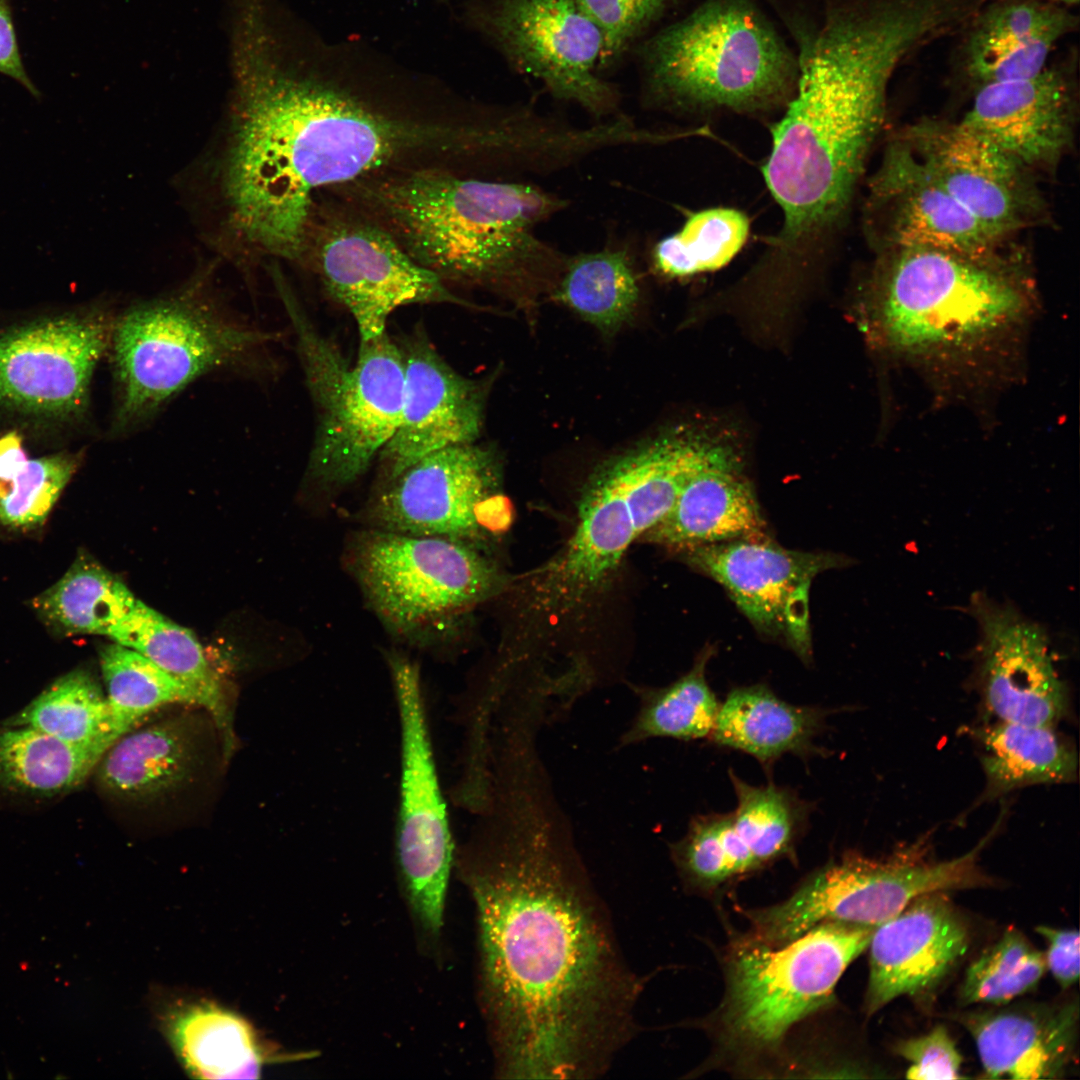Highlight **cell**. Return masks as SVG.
Wrapping results in <instances>:
<instances>
[{"mask_svg": "<svg viewBox=\"0 0 1080 1080\" xmlns=\"http://www.w3.org/2000/svg\"><path fill=\"white\" fill-rule=\"evenodd\" d=\"M980 738L991 796L1027 785L1071 782L1076 776V752L1053 726L999 721L985 729Z\"/></svg>", "mask_w": 1080, "mask_h": 1080, "instance_id": "34", "label": "cell"}, {"mask_svg": "<svg viewBox=\"0 0 1080 1080\" xmlns=\"http://www.w3.org/2000/svg\"><path fill=\"white\" fill-rule=\"evenodd\" d=\"M969 940L967 922L946 892L921 895L876 926L868 945L866 1014L934 988L966 953Z\"/></svg>", "mask_w": 1080, "mask_h": 1080, "instance_id": "23", "label": "cell"}, {"mask_svg": "<svg viewBox=\"0 0 1080 1080\" xmlns=\"http://www.w3.org/2000/svg\"><path fill=\"white\" fill-rule=\"evenodd\" d=\"M1072 8L1048 0L984 1L957 30L953 70L973 91L1038 74L1058 42L1077 30Z\"/></svg>", "mask_w": 1080, "mask_h": 1080, "instance_id": "24", "label": "cell"}, {"mask_svg": "<svg viewBox=\"0 0 1080 1080\" xmlns=\"http://www.w3.org/2000/svg\"><path fill=\"white\" fill-rule=\"evenodd\" d=\"M729 778L737 797L732 812L735 830L759 867L793 857L808 826L810 803L786 787L750 785L732 770Z\"/></svg>", "mask_w": 1080, "mask_h": 1080, "instance_id": "37", "label": "cell"}, {"mask_svg": "<svg viewBox=\"0 0 1080 1080\" xmlns=\"http://www.w3.org/2000/svg\"><path fill=\"white\" fill-rule=\"evenodd\" d=\"M136 601L118 576L81 553L57 583L33 600V607L61 634L109 637Z\"/></svg>", "mask_w": 1080, "mask_h": 1080, "instance_id": "35", "label": "cell"}, {"mask_svg": "<svg viewBox=\"0 0 1080 1080\" xmlns=\"http://www.w3.org/2000/svg\"><path fill=\"white\" fill-rule=\"evenodd\" d=\"M705 461L700 441L678 431L599 466L584 485L566 543L537 568L510 578L512 629L503 655L523 661L535 647L577 629L612 585L631 544L669 512Z\"/></svg>", "mask_w": 1080, "mask_h": 1080, "instance_id": "4", "label": "cell"}, {"mask_svg": "<svg viewBox=\"0 0 1080 1080\" xmlns=\"http://www.w3.org/2000/svg\"><path fill=\"white\" fill-rule=\"evenodd\" d=\"M672 0H575L603 37L600 68L614 64Z\"/></svg>", "mask_w": 1080, "mask_h": 1080, "instance_id": "44", "label": "cell"}, {"mask_svg": "<svg viewBox=\"0 0 1080 1080\" xmlns=\"http://www.w3.org/2000/svg\"><path fill=\"white\" fill-rule=\"evenodd\" d=\"M556 292L584 320L609 333L632 316L640 288L627 251L605 248L567 257Z\"/></svg>", "mask_w": 1080, "mask_h": 1080, "instance_id": "36", "label": "cell"}, {"mask_svg": "<svg viewBox=\"0 0 1080 1080\" xmlns=\"http://www.w3.org/2000/svg\"><path fill=\"white\" fill-rule=\"evenodd\" d=\"M536 790L500 801L460 858L475 904L478 1001L504 1079H594L638 1031L643 979L567 833Z\"/></svg>", "mask_w": 1080, "mask_h": 1080, "instance_id": "1", "label": "cell"}, {"mask_svg": "<svg viewBox=\"0 0 1080 1080\" xmlns=\"http://www.w3.org/2000/svg\"><path fill=\"white\" fill-rule=\"evenodd\" d=\"M922 44L916 18L892 0H861L808 42L763 166L783 213L776 253L792 254L842 218L884 121L891 78Z\"/></svg>", "mask_w": 1080, "mask_h": 1080, "instance_id": "3", "label": "cell"}, {"mask_svg": "<svg viewBox=\"0 0 1080 1080\" xmlns=\"http://www.w3.org/2000/svg\"><path fill=\"white\" fill-rule=\"evenodd\" d=\"M937 182L1003 238L1036 222L1043 202L1032 172L960 122L923 120L902 136Z\"/></svg>", "mask_w": 1080, "mask_h": 1080, "instance_id": "18", "label": "cell"}, {"mask_svg": "<svg viewBox=\"0 0 1080 1080\" xmlns=\"http://www.w3.org/2000/svg\"><path fill=\"white\" fill-rule=\"evenodd\" d=\"M284 296L317 416L308 475L320 488L336 491L367 471L399 424L402 353L398 342L384 332L360 339L352 362L289 295Z\"/></svg>", "mask_w": 1080, "mask_h": 1080, "instance_id": "8", "label": "cell"}, {"mask_svg": "<svg viewBox=\"0 0 1080 1080\" xmlns=\"http://www.w3.org/2000/svg\"><path fill=\"white\" fill-rule=\"evenodd\" d=\"M1056 3H1060L1069 7H1074L1079 3V0H1048Z\"/></svg>", "mask_w": 1080, "mask_h": 1080, "instance_id": "49", "label": "cell"}, {"mask_svg": "<svg viewBox=\"0 0 1080 1080\" xmlns=\"http://www.w3.org/2000/svg\"><path fill=\"white\" fill-rule=\"evenodd\" d=\"M765 521L736 454L723 444L642 538L676 552L763 533Z\"/></svg>", "mask_w": 1080, "mask_h": 1080, "instance_id": "27", "label": "cell"}, {"mask_svg": "<svg viewBox=\"0 0 1080 1080\" xmlns=\"http://www.w3.org/2000/svg\"><path fill=\"white\" fill-rule=\"evenodd\" d=\"M195 762L192 734L178 720L158 722L120 737L97 765V781L107 794L146 802L181 786Z\"/></svg>", "mask_w": 1080, "mask_h": 1080, "instance_id": "30", "label": "cell"}, {"mask_svg": "<svg viewBox=\"0 0 1080 1080\" xmlns=\"http://www.w3.org/2000/svg\"><path fill=\"white\" fill-rule=\"evenodd\" d=\"M401 731L396 856L417 927L437 939L454 860V844L431 743L418 665L398 651L385 654Z\"/></svg>", "mask_w": 1080, "mask_h": 1080, "instance_id": "12", "label": "cell"}, {"mask_svg": "<svg viewBox=\"0 0 1080 1080\" xmlns=\"http://www.w3.org/2000/svg\"><path fill=\"white\" fill-rule=\"evenodd\" d=\"M648 92L678 105L756 109L794 88L798 65L767 22L740 0H712L639 53Z\"/></svg>", "mask_w": 1080, "mask_h": 1080, "instance_id": "9", "label": "cell"}, {"mask_svg": "<svg viewBox=\"0 0 1080 1080\" xmlns=\"http://www.w3.org/2000/svg\"><path fill=\"white\" fill-rule=\"evenodd\" d=\"M875 927L828 922L777 945L739 939L728 955L717 1015L725 1044L746 1053L776 1047L793 1025L831 999Z\"/></svg>", "mask_w": 1080, "mask_h": 1080, "instance_id": "11", "label": "cell"}, {"mask_svg": "<svg viewBox=\"0 0 1080 1080\" xmlns=\"http://www.w3.org/2000/svg\"><path fill=\"white\" fill-rule=\"evenodd\" d=\"M78 464L68 454L28 459L11 481H0V522L19 530L42 525Z\"/></svg>", "mask_w": 1080, "mask_h": 1080, "instance_id": "43", "label": "cell"}, {"mask_svg": "<svg viewBox=\"0 0 1080 1080\" xmlns=\"http://www.w3.org/2000/svg\"><path fill=\"white\" fill-rule=\"evenodd\" d=\"M470 17L515 69L553 97L597 117L615 111L618 91L598 76L602 34L575 0H484Z\"/></svg>", "mask_w": 1080, "mask_h": 1080, "instance_id": "14", "label": "cell"}, {"mask_svg": "<svg viewBox=\"0 0 1080 1080\" xmlns=\"http://www.w3.org/2000/svg\"><path fill=\"white\" fill-rule=\"evenodd\" d=\"M114 322L93 312L0 337V404L54 415L83 411L94 369L111 347Z\"/></svg>", "mask_w": 1080, "mask_h": 1080, "instance_id": "17", "label": "cell"}, {"mask_svg": "<svg viewBox=\"0 0 1080 1080\" xmlns=\"http://www.w3.org/2000/svg\"><path fill=\"white\" fill-rule=\"evenodd\" d=\"M896 1053L909 1062L906 1077L909 1079H960L962 1055L943 1025L935 1026L928 1033L902 1040L895 1047Z\"/></svg>", "mask_w": 1080, "mask_h": 1080, "instance_id": "45", "label": "cell"}, {"mask_svg": "<svg viewBox=\"0 0 1080 1080\" xmlns=\"http://www.w3.org/2000/svg\"><path fill=\"white\" fill-rule=\"evenodd\" d=\"M1036 931L1048 944L1044 954L1046 969L1063 989L1079 978V933L1076 929H1057L1040 925Z\"/></svg>", "mask_w": 1080, "mask_h": 1080, "instance_id": "46", "label": "cell"}, {"mask_svg": "<svg viewBox=\"0 0 1080 1080\" xmlns=\"http://www.w3.org/2000/svg\"><path fill=\"white\" fill-rule=\"evenodd\" d=\"M707 655L675 682L662 688L638 689L639 709L621 744L654 738L694 740L709 736L720 707L705 678Z\"/></svg>", "mask_w": 1080, "mask_h": 1080, "instance_id": "38", "label": "cell"}, {"mask_svg": "<svg viewBox=\"0 0 1080 1080\" xmlns=\"http://www.w3.org/2000/svg\"><path fill=\"white\" fill-rule=\"evenodd\" d=\"M1046 970L1044 954L1009 927L968 967L960 998L965 1005H1005L1033 989Z\"/></svg>", "mask_w": 1080, "mask_h": 1080, "instance_id": "42", "label": "cell"}, {"mask_svg": "<svg viewBox=\"0 0 1080 1080\" xmlns=\"http://www.w3.org/2000/svg\"><path fill=\"white\" fill-rule=\"evenodd\" d=\"M0 72L20 82L34 97L40 96L23 67L10 9L5 0H0Z\"/></svg>", "mask_w": 1080, "mask_h": 1080, "instance_id": "47", "label": "cell"}, {"mask_svg": "<svg viewBox=\"0 0 1080 1080\" xmlns=\"http://www.w3.org/2000/svg\"><path fill=\"white\" fill-rule=\"evenodd\" d=\"M314 266L327 293L353 317L360 339L386 332L390 315L402 306L459 303L386 227L369 221L340 220L325 228Z\"/></svg>", "mask_w": 1080, "mask_h": 1080, "instance_id": "15", "label": "cell"}, {"mask_svg": "<svg viewBox=\"0 0 1080 1080\" xmlns=\"http://www.w3.org/2000/svg\"><path fill=\"white\" fill-rule=\"evenodd\" d=\"M988 839L964 855L940 862L913 855L876 860L847 853L830 865L828 905L843 922L878 926L921 895L990 885L991 878L978 865Z\"/></svg>", "mask_w": 1080, "mask_h": 1080, "instance_id": "25", "label": "cell"}, {"mask_svg": "<svg viewBox=\"0 0 1080 1080\" xmlns=\"http://www.w3.org/2000/svg\"><path fill=\"white\" fill-rule=\"evenodd\" d=\"M343 561L384 627L421 644L455 629L478 605L505 593L510 581L488 553L470 544L369 527L347 537Z\"/></svg>", "mask_w": 1080, "mask_h": 1080, "instance_id": "10", "label": "cell"}, {"mask_svg": "<svg viewBox=\"0 0 1080 1080\" xmlns=\"http://www.w3.org/2000/svg\"><path fill=\"white\" fill-rule=\"evenodd\" d=\"M233 8L237 127L227 187L234 220L249 240L296 258L306 244L318 189L424 154L465 152L464 121L398 116L344 88L291 72L276 57L264 0H234Z\"/></svg>", "mask_w": 1080, "mask_h": 1080, "instance_id": "2", "label": "cell"}, {"mask_svg": "<svg viewBox=\"0 0 1080 1080\" xmlns=\"http://www.w3.org/2000/svg\"><path fill=\"white\" fill-rule=\"evenodd\" d=\"M509 517L499 463L474 443L418 459L381 483L361 512L364 527L456 540L486 553Z\"/></svg>", "mask_w": 1080, "mask_h": 1080, "instance_id": "13", "label": "cell"}, {"mask_svg": "<svg viewBox=\"0 0 1080 1080\" xmlns=\"http://www.w3.org/2000/svg\"><path fill=\"white\" fill-rule=\"evenodd\" d=\"M827 714L787 703L761 684L738 687L720 703L709 736L715 745L747 753L768 769L786 753L802 758L822 753L814 739Z\"/></svg>", "mask_w": 1080, "mask_h": 1080, "instance_id": "29", "label": "cell"}, {"mask_svg": "<svg viewBox=\"0 0 1080 1080\" xmlns=\"http://www.w3.org/2000/svg\"><path fill=\"white\" fill-rule=\"evenodd\" d=\"M163 1026L185 1070L201 1079H255L267 1064L313 1057L268 1046L245 1018L209 1000L177 1001Z\"/></svg>", "mask_w": 1080, "mask_h": 1080, "instance_id": "28", "label": "cell"}, {"mask_svg": "<svg viewBox=\"0 0 1080 1080\" xmlns=\"http://www.w3.org/2000/svg\"><path fill=\"white\" fill-rule=\"evenodd\" d=\"M399 424L379 453L381 483L418 459L449 446L474 443L483 418L482 386L454 370L423 328L405 336Z\"/></svg>", "mask_w": 1080, "mask_h": 1080, "instance_id": "21", "label": "cell"}, {"mask_svg": "<svg viewBox=\"0 0 1080 1080\" xmlns=\"http://www.w3.org/2000/svg\"><path fill=\"white\" fill-rule=\"evenodd\" d=\"M973 1037L984 1076L1017 1080L1060 1077L1076 1049L1077 1001L1032 1004L959 1016Z\"/></svg>", "mask_w": 1080, "mask_h": 1080, "instance_id": "26", "label": "cell"}, {"mask_svg": "<svg viewBox=\"0 0 1080 1080\" xmlns=\"http://www.w3.org/2000/svg\"><path fill=\"white\" fill-rule=\"evenodd\" d=\"M979 629L974 649L984 701L999 721L1053 726L1067 708V690L1044 628L1010 603L975 592L966 607Z\"/></svg>", "mask_w": 1080, "mask_h": 1080, "instance_id": "20", "label": "cell"}, {"mask_svg": "<svg viewBox=\"0 0 1080 1080\" xmlns=\"http://www.w3.org/2000/svg\"><path fill=\"white\" fill-rule=\"evenodd\" d=\"M114 642L132 648L186 685L199 697L223 735L233 745L231 717L220 680L209 665L195 635L137 599L132 610L113 629Z\"/></svg>", "mask_w": 1080, "mask_h": 1080, "instance_id": "31", "label": "cell"}, {"mask_svg": "<svg viewBox=\"0 0 1080 1080\" xmlns=\"http://www.w3.org/2000/svg\"><path fill=\"white\" fill-rule=\"evenodd\" d=\"M276 336L195 292L129 308L111 341L117 429H135L205 374L258 368Z\"/></svg>", "mask_w": 1080, "mask_h": 1080, "instance_id": "7", "label": "cell"}, {"mask_svg": "<svg viewBox=\"0 0 1080 1080\" xmlns=\"http://www.w3.org/2000/svg\"><path fill=\"white\" fill-rule=\"evenodd\" d=\"M749 233L747 216L733 208H710L691 214L675 233L652 250L653 266L669 278L711 272L727 265Z\"/></svg>", "mask_w": 1080, "mask_h": 1080, "instance_id": "39", "label": "cell"}, {"mask_svg": "<svg viewBox=\"0 0 1080 1080\" xmlns=\"http://www.w3.org/2000/svg\"><path fill=\"white\" fill-rule=\"evenodd\" d=\"M865 222L878 251L936 247L986 254L1002 240L963 208L901 136L891 141L868 183Z\"/></svg>", "mask_w": 1080, "mask_h": 1080, "instance_id": "19", "label": "cell"}, {"mask_svg": "<svg viewBox=\"0 0 1080 1080\" xmlns=\"http://www.w3.org/2000/svg\"><path fill=\"white\" fill-rule=\"evenodd\" d=\"M670 849L684 881L700 888H716L760 869L736 832L732 813L697 815Z\"/></svg>", "mask_w": 1080, "mask_h": 1080, "instance_id": "40", "label": "cell"}, {"mask_svg": "<svg viewBox=\"0 0 1080 1080\" xmlns=\"http://www.w3.org/2000/svg\"><path fill=\"white\" fill-rule=\"evenodd\" d=\"M1027 281L999 251L936 247L879 252L870 301L887 343L917 356L970 353L1024 316Z\"/></svg>", "mask_w": 1080, "mask_h": 1080, "instance_id": "6", "label": "cell"}, {"mask_svg": "<svg viewBox=\"0 0 1080 1080\" xmlns=\"http://www.w3.org/2000/svg\"><path fill=\"white\" fill-rule=\"evenodd\" d=\"M1076 71L1077 56L1070 55L1034 76L983 85L960 123L1031 172L1054 168L1072 138Z\"/></svg>", "mask_w": 1080, "mask_h": 1080, "instance_id": "22", "label": "cell"}, {"mask_svg": "<svg viewBox=\"0 0 1080 1080\" xmlns=\"http://www.w3.org/2000/svg\"><path fill=\"white\" fill-rule=\"evenodd\" d=\"M99 664L109 702L138 722L165 705L201 706L195 692L132 648L105 644L99 649Z\"/></svg>", "mask_w": 1080, "mask_h": 1080, "instance_id": "41", "label": "cell"}, {"mask_svg": "<svg viewBox=\"0 0 1080 1080\" xmlns=\"http://www.w3.org/2000/svg\"><path fill=\"white\" fill-rule=\"evenodd\" d=\"M109 747L63 741L28 726L0 729V791L51 798L79 787Z\"/></svg>", "mask_w": 1080, "mask_h": 1080, "instance_id": "32", "label": "cell"}, {"mask_svg": "<svg viewBox=\"0 0 1080 1080\" xmlns=\"http://www.w3.org/2000/svg\"><path fill=\"white\" fill-rule=\"evenodd\" d=\"M370 195L403 248L444 282L518 289L561 276L567 257L536 227L567 202L534 184L422 168Z\"/></svg>", "mask_w": 1080, "mask_h": 1080, "instance_id": "5", "label": "cell"}, {"mask_svg": "<svg viewBox=\"0 0 1080 1080\" xmlns=\"http://www.w3.org/2000/svg\"><path fill=\"white\" fill-rule=\"evenodd\" d=\"M692 567L721 584L758 629L783 634L810 658L808 595L812 579L845 559L789 550L764 533L682 552Z\"/></svg>", "mask_w": 1080, "mask_h": 1080, "instance_id": "16", "label": "cell"}, {"mask_svg": "<svg viewBox=\"0 0 1080 1080\" xmlns=\"http://www.w3.org/2000/svg\"><path fill=\"white\" fill-rule=\"evenodd\" d=\"M140 722L116 710L86 670L71 671L42 691L5 726H28L63 741L111 747Z\"/></svg>", "mask_w": 1080, "mask_h": 1080, "instance_id": "33", "label": "cell"}, {"mask_svg": "<svg viewBox=\"0 0 1080 1080\" xmlns=\"http://www.w3.org/2000/svg\"><path fill=\"white\" fill-rule=\"evenodd\" d=\"M28 458L17 432L0 436V481H11L25 466Z\"/></svg>", "mask_w": 1080, "mask_h": 1080, "instance_id": "48", "label": "cell"}]
</instances>
